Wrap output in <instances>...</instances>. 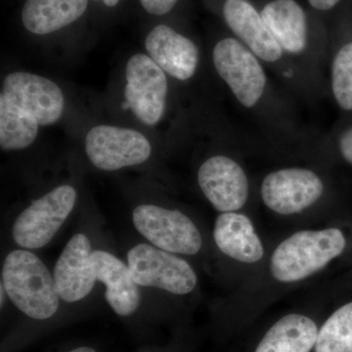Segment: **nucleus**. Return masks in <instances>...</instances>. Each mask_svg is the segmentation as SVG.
<instances>
[{
	"label": "nucleus",
	"mask_w": 352,
	"mask_h": 352,
	"mask_svg": "<svg viewBox=\"0 0 352 352\" xmlns=\"http://www.w3.org/2000/svg\"><path fill=\"white\" fill-rule=\"evenodd\" d=\"M87 4L88 0H25L22 22L32 34H51L82 17Z\"/></svg>",
	"instance_id": "f3484780"
},
{
	"label": "nucleus",
	"mask_w": 352,
	"mask_h": 352,
	"mask_svg": "<svg viewBox=\"0 0 352 352\" xmlns=\"http://www.w3.org/2000/svg\"><path fill=\"white\" fill-rule=\"evenodd\" d=\"M1 94L31 113L39 126L55 124L63 113L61 88L43 76L24 72L10 74L4 78Z\"/></svg>",
	"instance_id": "9d476101"
},
{
	"label": "nucleus",
	"mask_w": 352,
	"mask_h": 352,
	"mask_svg": "<svg viewBox=\"0 0 352 352\" xmlns=\"http://www.w3.org/2000/svg\"><path fill=\"white\" fill-rule=\"evenodd\" d=\"M323 182L305 168H284L271 173L261 184L264 205L282 215L300 214L321 198Z\"/></svg>",
	"instance_id": "6e6552de"
},
{
	"label": "nucleus",
	"mask_w": 352,
	"mask_h": 352,
	"mask_svg": "<svg viewBox=\"0 0 352 352\" xmlns=\"http://www.w3.org/2000/svg\"><path fill=\"white\" fill-rule=\"evenodd\" d=\"M340 150L342 157L352 164V127L344 132L340 138Z\"/></svg>",
	"instance_id": "b1692460"
},
{
	"label": "nucleus",
	"mask_w": 352,
	"mask_h": 352,
	"mask_svg": "<svg viewBox=\"0 0 352 352\" xmlns=\"http://www.w3.org/2000/svg\"><path fill=\"white\" fill-rule=\"evenodd\" d=\"M145 46L153 61L173 78L187 80L195 74L198 48L168 25L155 27L146 38Z\"/></svg>",
	"instance_id": "4468645a"
},
{
	"label": "nucleus",
	"mask_w": 352,
	"mask_h": 352,
	"mask_svg": "<svg viewBox=\"0 0 352 352\" xmlns=\"http://www.w3.org/2000/svg\"><path fill=\"white\" fill-rule=\"evenodd\" d=\"M309 3L318 10H329L335 6L340 0H308Z\"/></svg>",
	"instance_id": "393cba45"
},
{
	"label": "nucleus",
	"mask_w": 352,
	"mask_h": 352,
	"mask_svg": "<svg viewBox=\"0 0 352 352\" xmlns=\"http://www.w3.org/2000/svg\"><path fill=\"white\" fill-rule=\"evenodd\" d=\"M315 352H352V302L326 320L317 335Z\"/></svg>",
	"instance_id": "412c9836"
},
{
	"label": "nucleus",
	"mask_w": 352,
	"mask_h": 352,
	"mask_svg": "<svg viewBox=\"0 0 352 352\" xmlns=\"http://www.w3.org/2000/svg\"><path fill=\"white\" fill-rule=\"evenodd\" d=\"M92 252L91 242L83 233L76 234L65 245L53 271L58 293L63 302H80L94 289L97 276Z\"/></svg>",
	"instance_id": "f8f14e48"
},
{
	"label": "nucleus",
	"mask_w": 352,
	"mask_h": 352,
	"mask_svg": "<svg viewBox=\"0 0 352 352\" xmlns=\"http://www.w3.org/2000/svg\"><path fill=\"white\" fill-rule=\"evenodd\" d=\"M214 63L217 73L243 105L252 107L258 103L266 78L254 54L236 39L226 38L215 45Z\"/></svg>",
	"instance_id": "1a4fd4ad"
},
{
	"label": "nucleus",
	"mask_w": 352,
	"mask_h": 352,
	"mask_svg": "<svg viewBox=\"0 0 352 352\" xmlns=\"http://www.w3.org/2000/svg\"><path fill=\"white\" fill-rule=\"evenodd\" d=\"M126 104L143 124L155 126L163 118L168 80L151 57L133 55L126 64Z\"/></svg>",
	"instance_id": "0eeeda50"
},
{
	"label": "nucleus",
	"mask_w": 352,
	"mask_h": 352,
	"mask_svg": "<svg viewBox=\"0 0 352 352\" xmlns=\"http://www.w3.org/2000/svg\"><path fill=\"white\" fill-rule=\"evenodd\" d=\"M1 283L11 302L29 318L48 320L59 309L61 298L53 274L29 250H14L7 254Z\"/></svg>",
	"instance_id": "f257e3e1"
},
{
	"label": "nucleus",
	"mask_w": 352,
	"mask_h": 352,
	"mask_svg": "<svg viewBox=\"0 0 352 352\" xmlns=\"http://www.w3.org/2000/svg\"><path fill=\"white\" fill-rule=\"evenodd\" d=\"M132 222L142 237L164 251L195 256L203 247L198 227L180 210L140 205L132 212Z\"/></svg>",
	"instance_id": "39448f33"
},
{
	"label": "nucleus",
	"mask_w": 352,
	"mask_h": 352,
	"mask_svg": "<svg viewBox=\"0 0 352 352\" xmlns=\"http://www.w3.org/2000/svg\"><path fill=\"white\" fill-rule=\"evenodd\" d=\"M67 352H97L95 351L94 347L91 346H78L76 347V349H71V351Z\"/></svg>",
	"instance_id": "a878e982"
},
{
	"label": "nucleus",
	"mask_w": 352,
	"mask_h": 352,
	"mask_svg": "<svg viewBox=\"0 0 352 352\" xmlns=\"http://www.w3.org/2000/svg\"><path fill=\"white\" fill-rule=\"evenodd\" d=\"M85 151L97 168L115 171L145 163L151 156L152 147L139 131L102 124L88 132Z\"/></svg>",
	"instance_id": "423d86ee"
},
{
	"label": "nucleus",
	"mask_w": 352,
	"mask_h": 352,
	"mask_svg": "<svg viewBox=\"0 0 352 352\" xmlns=\"http://www.w3.org/2000/svg\"><path fill=\"white\" fill-rule=\"evenodd\" d=\"M97 282L105 286V300L120 317L138 311L141 302L140 287L134 281L127 263L115 254L102 250L92 252Z\"/></svg>",
	"instance_id": "ddd939ff"
},
{
	"label": "nucleus",
	"mask_w": 352,
	"mask_h": 352,
	"mask_svg": "<svg viewBox=\"0 0 352 352\" xmlns=\"http://www.w3.org/2000/svg\"><path fill=\"white\" fill-rule=\"evenodd\" d=\"M38 120L24 109L0 95V146L4 151L29 147L36 140Z\"/></svg>",
	"instance_id": "aec40b11"
},
{
	"label": "nucleus",
	"mask_w": 352,
	"mask_h": 352,
	"mask_svg": "<svg viewBox=\"0 0 352 352\" xmlns=\"http://www.w3.org/2000/svg\"><path fill=\"white\" fill-rule=\"evenodd\" d=\"M0 292H1V307H4L6 305V298H8L7 296V293L6 291V288H4L3 284H0Z\"/></svg>",
	"instance_id": "bb28decb"
},
{
	"label": "nucleus",
	"mask_w": 352,
	"mask_h": 352,
	"mask_svg": "<svg viewBox=\"0 0 352 352\" xmlns=\"http://www.w3.org/2000/svg\"><path fill=\"white\" fill-rule=\"evenodd\" d=\"M223 15L227 25L256 56L275 62L283 54V48L272 36L267 25L247 0H226Z\"/></svg>",
	"instance_id": "dca6fc26"
},
{
	"label": "nucleus",
	"mask_w": 352,
	"mask_h": 352,
	"mask_svg": "<svg viewBox=\"0 0 352 352\" xmlns=\"http://www.w3.org/2000/svg\"><path fill=\"white\" fill-rule=\"evenodd\" d=\"M94 1H99V0H94ZM100 1L103 2L105 6L109 7H113L119 3L120 0H100Z\"/></svg>",
	"instance_id": "cd10ccee"
},
{
	"label": "nucleus",
	"mask_w": 352,
	"mask_h": 352,
	"mask_svg": "<svg viewBox=\"0 0 352 352\" xmlns=\"http://www.w3.org/2000/svg\"><path fill=\"white\" fill-rule=\"evenodd\" d=\"M76 199L73 186L61 185L32 201L14 221V242L29 251L45 247L68 219Z\"/></svg>",
	"instance_id": "20e7f679"
},
{
	"label": "nucleus",
	"mask_w": 352,
	"mask_h": 352,
	"mask_svg": "<svg viewBox=\"0 0 352 352\" xmlns=\"http://www.w3.org/2000/svg\"><path fill=\"white\" fill-rule=\"evenodd\" d=\"M339 228L302 230L277 245L270 258V273L281 283H296L324 270L346 249Z\"/></svg>",
	"instance_id": "f03ea898"
},
{
	"label": "nucleus",
	"mask_w": 352,
	"mask_h": 352,
	"mask_svg": "<svg viewBox=\"0 0 352 352\" xmlns=\"http://www.w3.org/2000/svg\"><path fill=\"white\" fill-rule=\"evenodd\" d=\"M332 87L340 107L352 110V43L344 45L333 60Z\"/></svg>",
	"instance_id": "4be33fe9"
},
{
	"label": "nucleus",
	"mask_w": 352,
	"mask_h": 352,
	"mask_svg": "<svg viewBox=\"0 0 352 352\" xmlns=\"http://www.w3.org/2000/svg\"><path fill=\"white\" fill-rule=\"evenodd\" d=\"M317 335L318 329L309 317L285 315L264 335L254 352H310Z\"/></svg>",
	"instance_id": "6ab92c4d"
},
{
	"label": "nucleus",
	"mask_w": 352,
	"mask_h": 352,
	"mask_svg": "<svg viewBox=\"0 0 352 352\" xmlns=\"http://www.w3.org/2000/svg\"><path fill=\"white\" fill-rule=\"evenodd\" d=\"M198 182L204 195L217 212H237L249 198L245 171L228 157L208 159L199 168Z\"/></svg>",
	"instance_id": "9b49d317"
},
{
	"label": "nucleus",
	"mask_w": 352,
	"mask_h": 352,
	"mask_svg": "<svg viewBox=\"0 0 352 352\" xmlns=\"http://www.w3.org/2000/svg\"><path fill=\"white\" fill-rule=\"evenodd\" d=\"M126 261L134 281L140 288H155L175 296H186L198 284L196 271L188 261L147 243L131 248Z\"/></svg>",
	"instance_id": "7ed1b4c3"
},
{
	"label": "nucleus",
	"mask_w": 352,
	"mask_h": 352,
	"mask_svg": "<svg viewBox=\"0 0 352 352\" xmlns=\"http://www.w3.org/2000/svg\"><path fill=\"white\" fill-rule=\"evenodd\" d=\"M215 245L228 258L245 264L258 263L264 256V248L254 223L240 212H221L214 226Z\"/></svg>",
	"instance_id": "2eb2a0df"
},
{
	"label": "nucleus",
	"mask_w": 352,
	"mask_h": 352,
	"mask_svg": "<svg viewBox=\"0 0 352 352\" xmlns=\"http://www.w3.org/2000/svg\"><path fill=\"white\" fill-rule=\"evenodd\" d=\"M261 17L282 48L302 52L307 45V19L294 0H274L264 7Z\"/></svg>",
	"instance_id": "a211bd4d"
},
{
	"label": "nucleus",
	"mask_w": 352,
	"mask_h": 352,
	"mask_svg": "<svg viewBox=\"0 0 352 352\" xmlns=\"http://www.w3.org/2000/svg\"><path fill=\"white\" fill-rule=\"evenodd\" d=\"M143 8L152 15H164L175 7L177 0H139Z\"/></svg>",
	"instance_id": "5701e85b"
}]
</instances>
